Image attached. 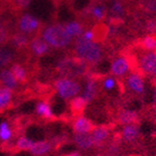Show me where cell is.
Masks as SVG:
<instances>
[{
  "mask_svg": "<svg viewBox=\"0 0 156 156\" xmlns=\"http://www.w3.org/2000/svg\"><path fill=\"white\" fill-rule=\"evenodd\" d=\"M65 27L66 31L72 38H76L81 35H83L86 30H89V24L79 20V21H72L65 24Z\"/></svg>",
  "mask_w": 156,
  "mask_h": 156,
  "instance_id": "9a60e30c",
  "label": "cell"
},
{
  "mask_svg": "<svg viewBox=\"0 0 156 156\" xmlns=\"http://www.w3.org/2000/svg\"><path fill=\"white\" fill-rule=\"evenodd\" d=\"M74 55L83 59L89 65H96L104 58V49L99 43L86 39L84 36H79L73 44Z\"/></svg>",
  "mask_w": 156,
  "mask_h": 156,
  "instance_id": "6da1fadb",
  "label": "cell"
},
{
  "mask_svg": "<svg viewBox=\"0 0 156 156\" xmlns=\"http://www.w3.org/2000/svg\"><path fill=\"white\" fill-rule=\"evenodd\" d=\"M7 12L0 14V46H5L9 43V39L12 32L14 31V27H13V23H12V19H16L13 16H5Z\"/></svg>",
  "mask_w": 156,
  "mask_h": 156,
  "instance_id": "ba28073f",
  "label": "cell"
},
{
  "mask_svg": "<svg viewBox=\"0 0 156 156\" xmlns=\"http://www.w3.org/2000/svg\"><path fill=\"white\" fill-rule=\"evenodd\" d=\"M39 36L55 49H65L72 44L73 38L61 23H52L43 27Z\"/></svg>",
  "mask_w": 156,
  "mask_h": 156,
  "instance_id": "7a4b0ae2",
  "label": "cell"
},
{
  "mask_svg": "<svg viewBox=\"0 0 156 156\" xmlns=\"http://www.w3.org/2000/svg\"><path fill=\"white\" fill-rule=\"evenodd\" d=\"M0 83H1V85L11 89L12 91L16 90L19 86V82L14 78L12 71L10 69H7V68L0 70Z\"/></svg>",
  "mask_w": 156,
  "mask_h": 156,
  "instance_id": "ac0fdd59",
  "label": "cell"
},
{
  "mask_svg": "<svg viewBox=\"0 0 156 156\" xmlns=\"http://www.w3.org/2000/svg\"><path fill=\"white\" fill-rule=\"evenodd\" d=\"M139 114L135 110L123 109L118 115V122L121 125H130V123H139Z\"/></svg>",
  "mask_w": 156,
  "mask_h": 156,
  "instance_id": "cb8c5ba5",
  "label": "cell"
},
{
  "mask_svg": "<svg viewBox=\"0 0 156 156\" xmlns=\"http://www.w3.org/2000/svg\"><path fill=\"white\" fill-rule=\"evenodd\" d=\"M69 105H70L69 106L70 107V114L74 118H76L84 114L87 103H86V101L82 96H76L70 99Z\"/></svg>",
  "mask_w": 156,
  "mask_h": 156,
  "instance_id": "d6986e66",
  "label": "cell"
},
{
  "mask_svg": "<svg viewBox=\"0 0 156 156\" xmlns=\"http://www.w3.org/2000/svg\"><path fill=\"white\" fill-rule=\"evenodd\" d=\"M138 66L142 73L156 76V52L144 51L139 58Z\"/></svg>",
  "mask_w": 156,
  "mask_h": 156,
  "instance_id": "52a82bcc",
  "label": "cell"
},
{
  "mask_svg": "<svg viewBox=\"0 0 156 156\" xmlns=\"http://www.w3.org/2000/svg\"><path fill=\"white\" fill-rule=\"evenodd\" d=\"M127 85L128 87L134 93L141 94L144 93V89H145V84H144V79L142 76V74H140V72H132L127 76Z\"/></svg>",
  "mask_w": 156,
  "mask_h": 156,
  "instance_id": "8fae6325",
  "label": "cell"
},
{
  "mask_svg": "<svg viewBox=\"0 0 156 156\" xmlns=\"http://www.w3.org/2000/svg\"><path fill=\"white\" fill-rule=\"evenodd\" d=\"M35 143L33 140H31L27 136H20L18 139V141L16 142L14 145V150L16 151H30V148L33 146V144Z\"/></svg>",
  "mask_w": 156,
  "mask_h": 156,
  "instance_id": "4316f807",
  "label": "cell"
},
{
  "mask_svg": "<svg viewBox=\"0 0 156 156\" xmlns=\"http://www.w3.org/2000/svg\"><path fill=\"white\" fill-rule=\"evenodd\" d=\"M134 46L143 51H155L156 52V34L147 33L143 36L135 39Z\"/></svg>",
  "mask_w": 156,
  "mask_h": 156,
  "instance_id": "7c38bea8",
  "label": "cell"
},
{
  "mask_svg": "<svg viewBox=\"0 0 156 156\" xmlns=\"http://www.w3.org/2000/svg\"><path fill=\"white\" fill-rule=\"evenodd\" d=\"M65 156H81V153H79V152H72V153L66 154Z\"/></svg>",
  "mask_w": 156,
  "mask_h": 156,
  "instance_id": "f546056e",
  "label": "cell"
},
{
  "mask_svg": "<svg viewBox=\"0 0 156 156\" xmlns=\"http://www.w3.org/2000/svg\"><path fill=\"white\" fill-rule=\"evenodd\" d=\"M90 69V65L83 59L74 56L63 57L57 63L56 70L61 76L65 78H80L87 74Z\"/></svg>",
  "mask_w": 156,
  "mask_h": 156,
  "instance_id": "3957f363",
  "label": "cell"
},
{
  "mask_svg": "<svg viewBox=\"0 0 156 156\" xmlns=\"http://www.w3.org/2000/svg\"><path fill=\"white\" fill-rule=\"evenodd\" d=\"M116 84H117V81H116V79H114V78L104 79V82H103V86H104V89H106V90L115 89Z\"/></svg>",
  "mask_w": 156,
  "mask_h": 156,
  "instance_id": "f1b7e54d",
  "label": "cell"
},
{
  "mask_svg": "<svg viewBox=\"0 0 156 156\" xmlns=\"http://www.w3.org/2000/svg\"><path fill=\"white\" fill-rule=\"evenodd\" d=\"M154 116L156 117V106H155V109H154Z\"/></svg>",
  "mask_w": 156,
  "mask_h": 156,
  "instance_id": "1f68e13d",
  "label": "cell"
},
{
  "mask_svg": "<svg viewBox=\"0 0 156 156\" xmlns=\"http://www.w3.org/2000/svg\"><path fill=\"white\" fill-rule=\"evenodd\" d=\"M16 20V31L25 34L31 38L35 36H39L43 27H44V24L42 21H39L38 19L31 16L29 13H21Z\"/></svg>",
  "mask_w": 156,
  "mask_h": 156,
  "instance_id": "277c9868",
  "label": "cell"
},
{
  "mask_svg": "<svg viewBox=\"0 0 156 156\" xmlns=\"http://www.w3.org/2000/svg\"><path fill=\"white\" fill-rule=\"evenodd\" d=\"M10 70L12 71L13 76H14V78L16 79V81H18L19 83L25 84L26 82L29 81V73H27V70H26L21 63H19V62L12 63Z\"/></svg>",
  "mask_w": 156,
  "mask_h": 156,
  "instance_id": "d4e9b609",
  "label": "cell"
},
{
  "mask_svg": "<svg viewBox=\"0 0 156 156\" xmlns=\"http://www.w3.org/2000/svg\"><path fill=\"white\" fill-rule=\"evenodd\" d=\"M16 59V51L10 46H0V70L12 65Z\"/></svg>",
  "mask_w": 156,
  "mask_h": 156,
  "instance_id": "4fadbf2b",
  "label": "cell"
},
{
  "mask_svg": "<svg viewBox=\"0 0 156 156\" xmlns=\"http://www.w3.org/2000/svg\"><path fill=\"white\" fill-rule=\"evenodd\" d=\"M132 62H136L133 56L130 54H125L116 57L110 65V73L117 78H122L128 74L129 71H132Z\"/></svg>",
  "mask_w": 156,
  "mask_h": 156,
  "instance_id": "8992f818",
  "label": "cell"
},
{
  "mask_svg": "<svg viewBox=\"0 0 156 156\" xmlns=\"http://www.w3.org/2000/svg\"><path fill=\"white\" fill-rule=\"evenodd\" d=\"M97 91H98V86H97V82L96 79L90 78L87 79L84 86L83 90V94H82V97L86 101V103L89 104L91 101H94V98L96 97Z\"/></svg>",
  "mask_w": 156,
  "mask_h": 156,
  "instance_id": "ffe728a7",
  "label": "cell"
},
{
  "mask_svg": "<svg viewBox=\"0 0 156 156\" xmlns=\"http://www.w3.org/2000/svg\"><path fill=\"white\" fill-rule=\"evenodd\" d=\"M13 91L3 85H0V112L8 109L12 104Z\"/></svg>",
  "mask_w": 156,
  "mask_h": 156,
  "instance_id": "603a6c76",
  "label": "cell"
},
{
  "mask_svg": "<svg viewBox=\"0 0 156 156\" xmlns=\"http://www.w3.org/2000/svg\"><path fill=\"white\" fill-rule=\"evenodd\" d=\"M153 104L156 106V86L154 87V93H153Z\"/></svg>",
  "mask_w": 156,
  "mask_h": 156,
  "instance_id": "4dcf8cb0",
  "label": "cell"
},
{
  "mask_svg": "<svg viewBox=\"0 0 156 156\" xmlns=\"http://www.w3.org/2000/svg\"><path fill=\"white\" fill-rule=\"evenodd\" d=\"M52 147H54V145H52L51 142L38 141V142H35L33 146L30 148V153L33 156H43L51 152Z\"/></svg>",
  "mask_w": 156,
  "mask_h": 156,
  "instance_id": "44dd1931",
  "label": "cell"
},
{
  "mask_svg": "<svg viewBox=\"0 0 156 156\" xmlns=\"http://www.w3.org/2000/svg\"><path fill=\"white\" fill-rule=\"evenodd\" d=\"M54 86L58 95L66 101L78 96L82 89L81 84L78 83L76 81L70 78H65V76H60L59 79H57L54 83Z\"/></svg>",
  "mask_w": 156,
  "mask_h": 156,
  "instance_id": "5b68a950",
  "label": "cell"
},
{
  "mask_svg": "<svg viewBox=\"0 0 156 156\" xmlns=\"http://www.w3.org/2000/svg\"><path fill=\"white\" fill-rule=\"evenodd\" d=\"M139 136V126L138 123H130L125 125L122 131H121V139H123L125 142L131 143L135 141Z\"/></svg>",
  "mask_w": 156,
  "mask_h": 156,
  "instance_id": "7402d4cb",
  "label": "cell"
},
{
  "mask_svg": "<svg viewBox=\"0 0 156 156\" xmlns=\"http://www.w3.org/2000/svg\"><path fill=\"white\" fill-rule=\"evenodd\" d=\"M12 129L7 121H2L0 123V140L2 142H9L12 138Z\"/></svg>",
  "mask_w": 156,
  "mask_h": 156,
  "instance_id": "83f0119b",
  "label": "cell"
},
{
  "mask_svg": "<svg viewBox=\"0 0 156 156\" xmlns=\"http://www.w3.org/2000/svg\"><path fill=\"white\" fill-rule=\"evenodd\" d=\"M73 141L76 145L79 148L86 151V150H90V148L93 147L95 144H94L93 136H92L91 133H83V132H74V136H73Z\"/></svg>",
  "mask_w": 156,
  "mask_h": 156,
  "instance_id": "e0dca14e",
  "label": "cell"
},
{
  "mask_svg": "<svg viewBox=\"0 0 156 156\" xmlns=\"http://www.w3.org/2000/svg\"><path fill=\"white\" fill-rule=\"evenodd\" d=\"M92 136H93L94 144L96 146H101L105 143V141L108 139L110 134V127L105 125L95 126V128L92 131Z\"/></svg>",
  "mask_w": 156,
  "mask_h": 156,
  "instance_id": "5bb4252c",
  "label": "cell"
},
{
  "mask_svg": "<svg viewBox=\"0 0 156 156\" xmlns=\"http://www.w3.org/2000/svg\"><path fill=\"white\" fill-rule=\"evenodd\" d=\"M72 128L74 132H83V133H90L93 131L95 128V125L93 123L91 119L84 117V116H79L74 119L72 123Z\"/></svg>",
  "mask_w": 156,
  "mask_h": 156,
  "instance_id": "2e32d148",
  "label": "cell"
},
{
  "mask_svg": "<svg viewBox=\"0 0 156 156\" xmlns=\"http://www.w3.org/2000/svg\"><path fill=\"white\" fill-rule=\"evenodd\" d=\"M29 49L31 50V52L35 57H43L46 54H48L50 46L45 42L42 37L35 36L32 37L31 41H30Z\"/></svg>",
  "mask_w": 156,
  "mask_h": 156,
  "instance_id": "30bf717a",
  "label": "cell"
},
{
  "mask_svg": "<svg viewBox=\"0 0 156 156\" xmlns=\"http://www.w3.org/2000/svg\"><path fill=\"white\" fill-rule=\"evenodd\" d=\"M30 41H31L30 36L14 30L11 34L10 39H9V44H10L11 48H13L16 51L22 52L25 51L26 49H29Z\"/></svg>",
  "mask_w": 156,
  "mask_h": 156,
  "instance_id": "9c48e42d",
  "label": "cell"
},
{
  "mask_svg": "<svg viewBox=\"0 0 156 156\" xmlns=\"http://www.w3.org/2000/svg\"><path fill=\"white\" fill-rule=\"evenodd\" d=\"M36 114L39 117L46 120H52L54 119V112H52L50 105L48 101H39L36 105Z\"/></svg>",
  "mask_w": 156,
  "mask_h": 156,
  "instance_id": "484cf974",
  "label": "cell"
}]
</instances>
